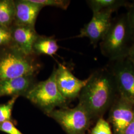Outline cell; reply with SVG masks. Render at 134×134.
Returning <instances> with one entry per match:
<instances>
[{
  "label": "cell",
  "mask_w": 134,
  "mask_h": 134,
  "mask_svg": "<svg viewBox=\"0 0 134 134\" xmlns=\"http://www.w3.org/2000/svg\"><path fill=\"white\" fill-rule=\"evenodd\" d=\"M118 93L115 79L107 67L100 68L88 77V81L79 96V104L91 120L98 119L110 107Z\"/></svg>",
  "instance_id": "1"
},
{
  "label": "cell",
  "mask_w": 134,
  "mask_h": 134,
  "mask_svg": "<svg viewBox=\"0 0 134 134\" xmlns=\"http://www.w3.org/2000/svg\"><path fill=\"white\" fill-rule=\"evenodd\" d=\"M134 43L126 14L112 19L107 33L99 44L101 53L109 61L127 57Z\"/></svg>",
  "instance_id": "2"
},
{
  "label": "cell",
  "mask_w": 134,
  "mask_h": 134,
  "mask_svg": "<svg viewBox=\"0 0 134 134\" xmlns=\"http://www.w3.org/2000/svg\"><path fill=\"white\" fill-rule=\"evenodd\" d=\"M34 56L23 53L12 43L0 47V81L24 76H35L40 65Z\"/></svg>",
  "instance_id": "3"
},
{
  "label": "cell",
  "mask_w": 134,
  "mask_h": 134,
  "mask_svg": "<svg viewBox=\"0 0 134 134\" xmlns=\"http://www.w3.org/2000/svg\"><path fill=\"white\" fill-rule=\"evenodd\" d=\"M25 97L46 114L58 107H67L68 102L58 88L55 67L48 79L36 82Z\"/></svg>",
  "instance_id": "4"
},
{
  "label": "cell",
  "mask_w": 134,
  "mask_h": 134,
  "mask_svg": "<svg viewBox=\"0 0 134 134\" xmlns=\"http://www.w3.org/2000/svg\"><path fill=\"white\" fill-rule=\"evenodd\" d=\"M47 115L60 125L67 134H85L91 119L85 109L79 104L74 108L67 107L54 109Z\"/></svg>",
  "instance_id": "5"
},
{
  "label": "cell",
  "mask_w": 134,
  "mask_h": 134,
  "mask_svg": "<svg viewBox=\"0 0 134 134\" xmlns=\"http://www.w3.org/2000/svg\"><path fill=\"white\" fill-rule=\"evenodd\" d=\"M106 67L115 79L118 95L134 104V67L129 60L109 61Z\"/></svg>",
  "instance_id": "6"
},
{
  "label": "cell",
  "mask_w": 134,
  "mask_h": 134,
  "mask_svg": "<svg viewBox=\"0 0 134 134\" xmlns=\"http://www.w3.org/2000/svg\"><path fill=\"white\" fill-rule=\"evenodd\" d=\"M110 11H101L93 13L91 20L81 29L76 38L86 37L89 39L91 45L96 48L105 35L112 23Z\"/></svg>",
  "instance_id": "7"
},
{
  "label": "cell",
  "mask_w": 134,
  "mask_h": 134,
  "mask_svg": "<svg viewBox=\"0 0 134 134\" xmlns=\"http://www.w3.org/2000/svg\"><path fill=\"white\" fill-rule=\"evenodd\" d=\"M88 81V77L81 80L75 77L71 71L62 64L56 69V81L58 88L68 102L79 97L83 87Z\"/></svg>",
  "instance_id": "8"
},
{
  "label": "cell",
  "mask_w": 134,
  "mask_h": 134,
  "mask_svg": "<svg viewBox=\"0 0 134 134\" xmlns=\"http://www.w3.org/2000/svg\"><path fill=\"white\" fill-rule=\"evenodd\" d=\"M109 121L114 134H124L134 115V104L118 95L110 107Z\"/></svg>",
  "instance_id": "9"
},
{
  "label": "cell",
  "mask_w": 134,
  "mask_h": 134,
  "mask_svg": "<svg viewBox=\"0 0 134 134\" xmlns=\"http://www.w3.org/2000/svg\"><path fill=\"white\" fill-rule=\"evenodd\" d=\"M12 43L24 54L34 56L33 46L39 36L34 27L13 24L10 26Z\"/></svg>",
  "instance_id": "10"
},
{
  "label": "cell",
  "mask_w": 134,
  "mask_h": 134,
  "mask_svg": "<svg viewBox=\"0 0 134 134\" xmlns=\"http://www.w3.org/2000/svg\"><path fill=\"white\" fill-rule=\"evenodd\" d=\"M36 82L35 76L19 77L0 81V97L24 96Z\"/></svg>",
  "instance_id": "11"
},
{
  "label": "cell",
  "mask_w": 134,
  "mask_h": 134,
  "mask_svg": "<svg viewBox=\"0 0 134 134\" xmlns=\"http://www.w3.org/2000/svg\"><path fill=\"white\" fill-rule=\"evenodd\" d=\"M15 17L14 24L34 27L39 13L43 8L30 0L14 1Z\"/></svg>",
  "instance_id": "12"
},
{
  "label": "cell",
  "mask_w": 134,
  "mask_h": 134,
  "mask_svg": "<svg viewBox=\"0 0 134 134\" xmlns=\"http://www.w3.org/2000/svg\"><path fill=\"white\" fill-rule=\"evenodd\" d=\"M59 48L57 40L54 37L39 35L34 43L33 51L35 55L52 56L57 52Z\"/></svg>",
  "instance_id": "13"
},
{
  "label": "cell",
  "mask_w": 134,
  "mask_h": 134,
  "mask_svg": "<svg viewBox=\"0 0 134 134\" xmlns=\"http://www.w3.org/2000/svg\"><path fill=\"white\" fill-rule=\"evenodd\" d=\"M86 2L93 13L101 11L114 13L121 8H126L129 3L126 0H90Z\"/></svg>",
  "instance_id": "14"
},
{
  "label": "cell",
  "mask_w": 134,
  "mask_h": 134,
  "mask_svg": "<svg viewBox=\"0 0 134 134\" xmlns=\"http://www.w3.org/2000/svg\"><path fill=\"white\" fill-rule=\"evenodd\" d=\"M15 4L13 0H0V25L10 27L14 23Z\"/></svg>",
  "instance_id": "15"
},
{
  "label": "cell",
  "mask_w": 134,
  "mask_h": 134,
  "mask_svg": "<svg viewBox=\"0 0 134 134\" xmlns=\"http://www.w3.org/2000/svg\"><path fill=\"white\" fill-rule=\"evenodd\" d=\"M18 97V96H13L7 103L0 104V123L11 121L12 110Z\"/></svg>",
  "instance_id": "16"
},
{
  "label": "cell",
  "mask_w": 134,
  "mask_h": 134,
  "mask_svg": "<svg viewBox=\"0 0 134 134\" xmlns=\"http://www.w3.org/2000/svg\"><path fill=\"white\" fill-rule=\"evenodd\" d=\"M34 4L44 7L46 6L54 7L63 10H67L70 1L67 0H30Z\"/></svg>",
  "instance_id": "17"
},
{
  "label": "cell",
  "mask_w": 134,
  "mask_h": 134,
  "mask_svg": "<svg viewBox=\"0 0 134 134\" xmlns=\"http://www.w3.org/2000/svg\"><path fill=\"white\" fill-rule=\"evenodd\" d=\"M91 134H113L108 122L103 117L97 119L94 127L91 130Z\"/></svg>",
  "instance_id": "18"
},
{
  "label": "cell",
  "mask_w": 134,
  "mask_h": 134,
  "mask_svg": "<svg viewBox=\"0 0 134 134\" xmlns=\"http://www.w3.org/2000/svg\"><path fill=\"white\" fill-rule=\"evenodd\" d=\"M12 42L10 28L0 25V47L10 45Z\"/></svg>",
  "instance_id": "19"
},
{
  "label": "cell",
  "mask_w": 134,
  "mask_h": 134,
  "mask_svg": "<svg viewBox=\"0 0 134 134\" xmlns=\"http://www.w3.org/2000/svg\"><path fill=\"white\" fill-rule=\"evenodd\" d=\"M127 19L134 40V1L129 3L126 7Z\"/></svg>",
  "instance_id": "20"
},
{
  "label": "cell",
  "mask_w": 134,
  "mask_h": 134,
  "mask_svg": "<svg viewBox=\"0 0 134 134\" xmlns=\"http://www.w3.org/2000/svg\"><path fill=\"white\" fill-rule=\"evenodd\" d=\"M0 131L8 134H23L15 127L11 121L0 123Z\"/></svg>",
  "instance_id": "21"
},
{
  "label": "cell",
  "mask_w": 134,
  "mask_h": 134,
  "mask_svg": "<svg viewBox=\"0 0 134 134\" xmlns=\"http://www.w3.org/2000/svg\"><path fill=\"white\" fill-rule=\"evenodd\" d=\"M124 134H134V115L133 119L125 130Z\"/></svg>",
  "instance_id": "22"
},
{
  "label": "cell",
  "mask_w": 134,
  "mask_h": 134,
  "mask_svg": "<svg viewBox=\"0 0 134 134\" xmlns=\"http://www.w3.org/2000/svg\"><path fill=\"white\" fill-rule=\"evenodd\" d=\"M127 58L134 67V43L133 44L131 47L130 49Z\"/></svg>",
  "instance_id": "23"
}]
</instances>
